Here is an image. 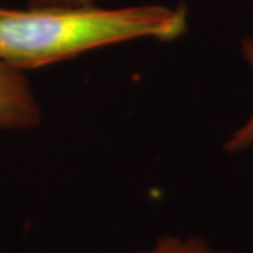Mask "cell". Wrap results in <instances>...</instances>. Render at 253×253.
Segmentation results:
<instances>
[{
  "instance_id": "cell-1",
  "label": "cell",
  "mask_w": 253,
  "mask_h": 253,
  "mask_svg": "<svg viewBox=\"0 0 253 253\" xmlns=\"http://www.w3.org/2000/svg\"><path fill=\"white\" fill-rule=\"evenodd\" d=\"M189 30L186 4L106 9H0V59L20 71L62 62L96 48L142 38L174 41Z\"/></svg>"
},
{
  "instance_id": "cell-2",
  "label": "cell",
  "mask_w": 253,
  "mask_h": 253,
  "mask_svg": "<svg viewBox=\"0 0 253 253\" xmlns=\"http://www.w3.org/2000/svg\"><path fill=\"white\" fill-rule=\"evenodd\" d=\"M41 107L23 71L0 59V131H27L40 126Z\"/></svg>"
},
{
  "instance_id": "cell-3",
  "label": "cell",
  "mask_w": 253,
  "mask_h": 253,
  "mask_svg": "<svg viewBox=\"0 0 253 253\" xmlns=\"http://www.w3.org/2000/svg\"><path fill=\"white\" fill-rule=\"evenodd\" d=\"M135 253H235L218 249L201 236L165 235L159 238L152 248Z\"/></svg>"
},
{
  "instance_id": "cell-4",
  "label": "cell",
  "mask_w": 253,
  "mask_h": 253,
  "mask_svg": "<svg viewBox=\"0 0 253 253\" xmlns=\"http://www.w3.org/2000/svg\"><path fill=\"white\" fill-rule=\"evenodd\" d=\"M253 1V0H252ZM241 51L245 62L248 63L253 71V38L245 37L241 42ZM253 146V114L248 118L244 126L235 129L224 144V151L226 154H238L245 149Z\"/></svg>"
},
{
  "instance_id": "cell-5",
  "label": "cell",
  "mask_w": 253,
  "mask_h": 253,
  "mask_svg": "<svg viewBox=\"0 0 253 253\" xmlns=\"http://www.w3.org/2000/svg\"><path fill=\"white\" fill-rule=\"evenodd\" d=\"M96 0H28V7H69L90 6Z\"/></svg>"
}]
</instances>
